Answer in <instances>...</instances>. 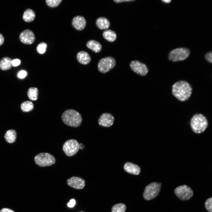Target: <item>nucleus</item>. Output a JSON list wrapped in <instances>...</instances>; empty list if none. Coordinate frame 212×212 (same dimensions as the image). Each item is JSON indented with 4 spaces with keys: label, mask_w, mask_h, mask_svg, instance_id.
I'll use <instances>...</instances> for the list:
<instances>
[{
    "label": "nucleus",
    "mask_w": 212,
    "mask_h": 212,
    "mask_svg": "<svg viewBox=\"0 0 212 212\" xmlns=\"http://www.w3.org/2000/svg\"><path fill=\"white\" fill-rule=\"evenodd\" d=\"M135 0H114L113 1L116 3H120L125 2L132 1Z\"/></svg>",
    "instance_id": "33"
},
{
    "label": "nucleus",
    "mask_w": 212,
    "mask_h": 212,
    "mask_svg": "<svg viewBox=\"0 0 212 212\" xmlns=\"http://www.w3.org/2000/svg\"><path fill=\"white\" fill-rule=\"evenodd\" d=\"M114 121V117L111 114L105 113L100 116L98 120V123L102 127H109L113 125Z\"/></svg>",
    "instance_id": "13"
},
{
    "label": "nucleus",
    "mask_w": 212,
    "mask_h": 212,
    "mask_svg": "<svg viewBox=\"0 0 212 212\" xmlns=\"http://www.w3.org/2000/svg\"><path fill=\"white\" fill-rule=\"evenodd\" d=\"M130 66L133 72L142 76L146 75L149 71L146 64L137 60L131 61L130 64Z\"/></svg>",
    "instance_id": "10"
},
{
    "label": "nucleus",
    "mask_w": 212,
    "mask_h": 212,
    "mask_svg": "<svg viewBox=\"0 0 212 212\" xmlns=\"http://www.w3.org/2000/svg\"><path fill=\"white\" fill-rule=\"evenodd\" d=\"M4 41V37L2 34L0 33V46L3 44Z\"/></svg>",
    "instance_id": "35"
},
{
    "label": "nucleus",
    "mask_w": 212,
    "mask_h": 212,
    "mask_svg": "<svg viewBox=\"0 0 212 212\" xmlns=\"http://www.w3.org/2000/svg\"><path fill=\"white\" fill-rule=\"evenodd\" d=\"M20 107L23 112H28L33 110L34 105L32 102L29 101H26L21 103Z\"/></svg>",
    "instance_id": "24"
},
{
    "label": "nucleus",
    "mask_w": 212,
    "mask_h": 212,
    "mask_svg": "<svg viewBox=\"0 0 212 212\" xmlns=\"http://www.w3.org/2000/svg\"><path fill=\"white\" fill-rule=\"evenodd\" d=\"M205 206L208 212H212V197L207 199L205 202Z\"/></svg>",
    "instance_id": "28"
},
{
    "label": "nucleus",
    "mask_w": 212,
    "mask_h": 212,
    "mask_svg": "<svg viewBox=\"0 0 212 212\" xmlns=\"http://www.w3.org/2000/svg\"><path fill=\"white\" fill-rule=\"evenodd\" d=\"M80 146V144L77 140L71 139L65 142L63 145L62 149L67 156H72L78 152Z\"/></svg>",
    "instance_id": "9"
},
{
    "label": "nucleus",
    "mask_w": 212,
    "mask_h": 212,
    "mask_svg": "<svg viewBox=\"0 0 212 212\" xmlns=\"http://www.w3.org/2000/svg\"><path fill=\"white\" fill-rule=\"evenodd\" d=\"M174 192L176 196L182 201L190 199L193 197L194 193L192 189L186 185L178 186L174 190Z\"/></svg>",
    "instance_id": "8"
},
{
    "label": "nucleus",
    "mask_w": 212,
    "mask_h": 212,
    "mask_svg": "<svg viewBox=\"0 0 212 212\" xmlns=\"http://www.w3.org/2000/svg\"><path fill=\"white\" fill-rule=\"evenodd\" d=\"M192 92L191 85L185 80L178 81L174 83L172 86L173 95L180 101H185L188 100Z\"/></svg>",
    "instance_id": "1"
},
{
    "label": "nucleus",
    "mask_w": 212,
    "mask_h": 212,
    "mask_svg": "<svg viewBox=\"0 0 212 212\" xmlns=\"http://www.w3.org/2000/svg\"><path fill=\"white\" fill-rule=\"evenodd\" d=\"M16 132L15 130L10 129L7 130L4 135V138L6 141L9 143H14L16 138Z\"/></svg>",
    "instance_id": "20"
},
{
    "label": "nucleus",
    "mask_w": 212,
    "mask_h": 212,
    "mask_svg": "<svg viewBox=\"0 0 212 212\" xmlns=\"http://www.w3.org/2000/svg\"><path fill=\"white\" fill-rule=\"evenodd\" d=\"M97 26L101 29H107L110 26L109 21L104 17H100L98 18L96 21Z\"/></svg>",
    "instance_id": "17"
},
{
    "label": "nucleus",
    "mask_w": 212,
    "mask_h": 212,
    "mask_svg": "<svg viewBox=\"0 0 212 212\" xmlns=\"http://www.w3.org/2000/svg\"><path fill=\"white\" fill-rule=\"evenodd\" d=\"M62 1V0H46V2L48 6L54 7L58 6Z\"/></svg>",
    "instance_id": "27"
},
{
    "label": "nucleus",
    "mask_w": 212,
    "mask_h": 212,
    "mask_svg": "<svg viewBox=\"0 0 212 212\" xmlns=\"http://www.w3.org/2000/svg\"><path fill=\"white\" fill-rule=\"evenodd\" d=\"M12 61L11 59L9 57L2 58L0 60V69L3 71L9 69L12 66Z\"/></svg>",
    "instance_id": "19"
},
{
    "label": "nucleus",
    "mask_w": 212,
    "mask_h": 212,
    "mask_svg": "<svg viewBox=\"0 0 212 212\" xmlns=\"http://www.w3.org/2000/svg\"><path fill=\"white\" fill-rule=\"evenodd\" d=\"M208 122L206 117L202 114L197 113L191 118L190 121L191 127L194 132L201 133L207 128Z\"/></svg>",
    "instance_id": "3"
},
{
    "label": "nucleus",
    "mask_w": 212,
    "mask_h": 212,
    "mask_svg": "<svg viewBox=\"0 0 212 212\" xmlns=\"http://www.w3.org/2000/svg\"><path fill=\"white\" fill-rule=\"evenodd\" d=\"M162 1L164 3H169L171 1V0H162Z\"/></svg>",
    "instance_id": "36"
},
{
    "label": "nucleus",
    "mask_w": 212,
    "mask_h": 212,
    "mask_svg": "<svg viewBox=\"0 0 212 212\" xmlns=\"http://www.w3.org/2000/svg\"><path fill=\"white\" fill-rule=\"evenodd\" d=\"M190 50L184 47L178 48L173 49L169 53V59L173 62L182 61L187 58L190 54Z\"/></svg>",
    "instance_id": "6"
},
{
    "label": "nucleus",
    "mask_w": 212,
    "mask_h": 212,
    "mask_svg": "<svg viewBox=\"0 0 212 212\" xmlns=\"http://www.w3.org/2000/svg\"><path fill=\"white\" fill-rule=\"evenodd\" d=\"M0 212H15L13 210L6 208H2L0 211Z\"/></svg>",
    "instance_id": "34"
},
{
    "label": "nucleus",
    "mask_w": 212,
    "mask_h": 212,
    "mask_svg": "<svg viewBox=\"0 0 212 212\" xmlns=\"http://www.w3.org/2000/svg\"><path fill=\"white\" fill-rule=\"evenodd\" d=\"M61 117L65 124L73 127L80 126L82 121V117L80 113L73 109H69L65 111Z\"/></svg>",
    "instance_id": "2"
},
{
    "label": "nucleus",
    "mask_w": 212,
    "mask_h": 212,
    "mask_svg": "<svg viewBox=\"0 0 212 212\" xmlns=\"http://www.w3.org/2000/svg\"><path fill=\"white\" fill-rule=\"evenodd\" d=\"M47 48V44L44 42H42L37 47V51L39 54H44L46 52Z\"/></svg>",
    "instance_id": "26"
},
{
    "label": "nucleus",
    "mask_w": 212,
    "mask_h": 212,
    "mask_svg": "<svg viewBox=\"0 0 212 212\" xmlns=\"http://www.w3.org/2000/svg\"><path fill=\"white\" fill-rule=\"evenodd\" d=\"M205 58L208 62H212V53L211 52L207 53L205 55Z\"/></svg>",
    "instance_id": "29"
},
{
    "label": "nucleus",
    "mask_w": 212,
    "mask_h": 212,
    "mask_svg": "<svg viewBox=\"0 0 212 212\" xmlns=\"http://www.w3.org/2000/svg\"><path fill=\"white\" fill-rule=\"evenodd\" d=\"M72 24L73 26L76 29L81 30L85 28L86 21L83 17L78 16L74 18Z\"/></svg>",
    "instance_id": "15"
},
{
    "label": "nucleus",
    "mask_w": 212,
    "mask_h": 212,
    "mask_svg": "<svg viewBox=\"0 0 212 212\" xmlns=\"http://www.w3.org/2000/svg\"><path fill=\"white\" fill-rule=\"evenodd\" d=\"M69 186L76 189H83L85 185V180L82 178L77 176H73L68 179L66 181Z\"/></svg>",
    "instance_id": "11"
},
{
    "label": "nucleus",
    "mask_w": 212,
    "mask_h": 212,
    "mask_svg": "<svg viewBox=\"0 0 212 212\" xmlns=\"http://www.w3.org/2000/svg\"><path fill=\"white\" fill-rule=\"evenodd\" d=\"M35 163L41 167L52 165L56 162V159L51 154L47 153H42L37 155L34 158Z\"/></svg>",
    "instance_id": "5"
},
{
    "label": "nucleus",
    "mask_w": 212,
    "mask_h": 212,
    "mask_svg": "<svg viewBox=\"0 0 212 212\" xmlns=\"http://www.w3.org/2000/svg\"><path fill=\"white\" fill-rule=\"evenodd\" d=\"M123 168L127 172L134 175H138L141 172L139 166L130 162L126 163L124 165Z\"/></svg>",
    "instance_id": "14"
},
{
    "label": "nucleus",
    "mask_w": 212,
    "mask_h": 212,
    "mask_svg": "<svg viewBox=\"0 0 212 212\" xmlns=\"http://www.w3.org/2000/svg\"><path fill=\"white\" fill-rule=\"evenodd\" d=\"M87 47L96 53H98L101 50L102 46L99 42L95 40L89 41L87 43Z\"/></svg>",
    "instance_id": "18"
},
{
    "label": "nucleus",
    "mask_w": 212,
    "mask_h": 212,
    "mask_svg": "<svg viewBox=\"0 0 212 212\" xmlns=\"http://www.w3.org/2000/svg\"><path fill=\"white\" fill-rule=\"evenodd\" d=\"M19 39L21 42L27 44L33 43L35 39V35L31 30L27 29L22 32L20 34Z\"/></svg>",
    "instance_id": "12"
},
{
    "label": "nucleus",
    "mask_w": 212,
    "mask_h": 212,
    "mask_svg": "<svg viewBox=\"0 0 212 212\" xmlns=\"http://www.w3.org/2000/svg\"><path fill=\"white\" fill-rule=\"evenodd\" d=\"M103 37L109 42H112L117 38V34L114 31L110 29L105 30L102 34Z\"/></svg>",
    "instance_id": "22"
},
{
    "label": "nucleus",
    "mask_w": 212,
    "mask_h": 212,
    "mask_svg": "<svg viewBox=\"0 0 212 212\" xmlns=\"http://www.w3.org/2000/svg\"><path fill=\"white\" fill-rule=\"evenodd\" d=\"M116 64L115 59L111 57H107L101 59L99 61L98 69L102 73H105L113 68Z\"/></svg>",
    "instance_id": "7"
},
{
    "label": "nucleus",
    "mask_w": 212,
    "mask_h": 212,
    "mask_svg": "<svg viewBox=\"0 0 212 212\" xmlns=\"http://www.w3.org/2000/svg\"><path fill=\"white\" fill-rule=\"evenodd\" d=\"M126 207L123 203H119L114 205L111 209V212H125Z\"/></svg>",
    "instance_id": "25"
},
{
    "label": "nucleus",
    "mask_w": 212,
    "mask_h": 212,
    "mask_svg": "<svg viewBox=\"0 0 212 212\" xmlns=\"http://www.w3.org/2000/svg\"><path fill=\"white\" fill-rule=\"evenodd\" d=\"M27 75V72L24 70H22L20 71L17 74V76L20 79L24 78Z\"/></svg>",
    "instance_id": "30"
},
{
    "label": "nucleus",
    "mask_w": 212,
    "mask_h": 212,
    "mask_svg": "<svg viewBox=\"0 0 212 212\" xmlns=\"http://www.w3.org/2000/svg\"><path fill=\"white\" fill-rule=\"evenodd\" d=\"M35 17V14L32 9H28L24 11L23 15V19L26 22H31L33 21Z\"/></svg>",
    "instance_id": "21"
},
{
    "label": "nucleus",
    "mask_w": 212,
    "mask_h": 212,
    "mask_svg": "<svg viewBox=\"0 0 212 212\" xmlns=\"http://www.w3.org/2000/svg\"><path fill=\"white\" fill-rule=\"evenodd\" d=\"M38 90L36 87L29 88L27 91V95L28 97L32 101L36 100L38 98Z\"/></svg>",
    "instance_id": "23"
},
{
    "label": "nucleus",
    "mask_w": 212,
    "mask_h": 212,
    "mask_svg": "<svg viewBox=\"0 0 212 212\" xmlns=\"http://www.w3.org/2000/svg\"><path fill=\"white\" fill-rule=\"evenodd\" d=\"M21 63L20 60L17 59H15L12 60V65L14 67L17 66L19 65Z\"/></svg>",
    "instance_id": "31"
},
{
    "label": "nucleus",
    "mask_w": 212,
    "mask_h": 212,
    "mask_svg": "<svg viewBox=\"0 0 212 212\" xmlns=\"http://www.w3.org/2000/svg\"><path fill=\"white\" fill-rule=\"evenodd\" d=\"M77 58L80 63L84 65L88 64L91 60V58L89 54L84 51L79 52L77 54Z\"/></svg>",
    "instance_id": "16"
},
{
    "label": "nucleus",
    "mask_w": 212,
    "mask_h": 212,
    "mask_svg": "<svg viewBox=\"0 0 212 212\" xmlns=\"http://www.w3.org/2000/svg\"><path fill=\"white\" fill-rule=\"evenodd\" d=\"M76 203L75 200L74 199H72L70 200L69 202L67 204V206L69 207H73Z\"/></svg>",
    "instance_id": "32"
},
{
    "label": "nucleus",
    "mask_w": 212,
    "mask_h": 212,
    "mask_svg": "<svg viewBox=\"0 0 212 212\" xmlns=\"http://www.w3.org/2000/svg\"><path fill=\"white\" fill-rule=\"evenodd\" d=\"M161 186V183L155 182H153L147 186L143 193L144 199L149 201L156 197L160 191Z\"/></svg>",
    "instance_id": "4"
}]
</instances>
